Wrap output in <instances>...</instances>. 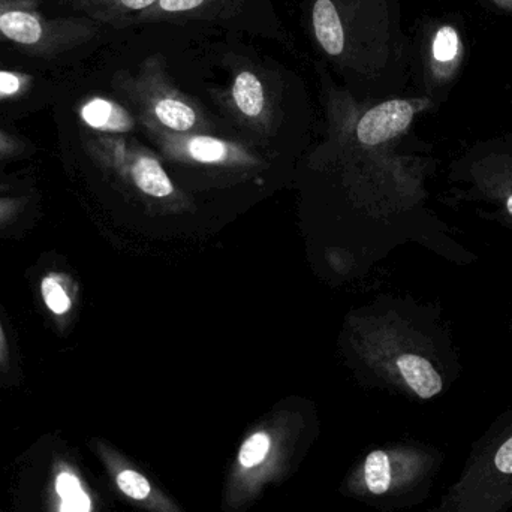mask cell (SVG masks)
I'll list each match as a JSON object with an SVG mask.
<instances>
[{"instance_id":"cell-16","label":"cell","mask_w":512,"mask_h":512,"mask_svg":"<svg viewBox=\"0 0 512 512\" xmlns=\"http://www.w3.org/2000/svg\"><path fill=\"white\" fill-rule=\"evenodd\" d=\"M459 50V36L453 27H442L433 42V56L439 62H450Z\"/></svg>"},{"instance_id":"cell-2","label":"cell","mask_w":512,"mask_h":512,"mask_svg":"<svg viewBox=\"0 0 512 512\" xmlns=\"http://www.w3.org/2000/svg\"><path fill=\"white\" fill-rule=\"evenodd\" d=\"M445 454L432 445L400 444L367 454L360 469L363 492L391 508L423 504L444 468Z\"/></svg>"},{"instance_id":"cell-6","label":"cell","mask_w":512,"mask_h":512,"mask_svg":"<svg viewBox=\"0 0 512 512\" xmlns=\"http://www.w3.org/2000/svg\"><path fill=\"white\" fill-rule=\"evenodd\" d=\"M116 483L123 495L146 505L153 512H182L161 490L152 486L149 478L135 469L125 468L117 472Z\"/></svg>"},{"instance_id":"cell-13","label":"cell","mask_w":512,"mask_h":512,"mask_svg":"<svg viewBox=\"0 0 512 512\" xmlns=\"http://www.w3.org/2000/svg\"><path fill=\"white\" fill-rule=\"evenodd\" d=\"M155 113L165 126L179 132L189 131L197 120L195 111L177 99H161L156 104Z\"/></svg>"},{"instance_id":"cell-19","label":"cell","mask_w":512,"mask_h":512,"mask_svg":"<svg viewBox=\"0 0 512 512\" xmlns=\"http://www.w3.org/2000/svg\"><path fill=\"white\" fill-rule=\"evenodd\" d=\"M204 0H159V5L164 11L180 12L197 8Z\"/></svg>"},{"instance_id":"cell-20","label":"cell","mask_w":512,"mask_h":512,"mask_svg":"<svg viewBox=\"0 0 512 512\" xmlns=\"http://www.w3.org/2000/svg\"><path fill=\"white\" fill-rule=\"evenodd\" d=\"M21 144L12 135L0 131V159L8 158L20 152Z\"/></svg>"},{"instance_id":"cell-18","label":"cell","mask_w":512,"mask_h":512,"mask_svg":"<svg viewBox=\"0 0 512 512\" xmlns=\"http://www.w3.org/2000/svg\"><path fill=\"white\" fill-rule=\"evenodd\" d=\"M60 512H90V499L86 493L81 490L72 498L63 499L60 505Z\"/></svg>"},{"instance_id":"cell-8","label":"cell","mask_w":512,"mask_h":512,"mask_svg":"<svg viewBox=\"0 0 512 512\" xmlns=\"http://www.w3.org/2000/svg\"><path fill=\"white\" fill-rule=\"evenodd\" d=\"M316 38L330 56H339L345 47V33L336 6L331 0H318L313 8Z\"/></svg>"},{"instance_id":"cell-11","label":"cell","mask_w":512,"mask_h":512,"mask_svg":"<svg viewBox=\"0 0 512 512\" xmlns=\"http://www.w3.org/2000/svg\"><path fill=\"white\" fill-rule=\"evenodd\" d=\"M273 450V436L270 433L261 430V432L252 433L239 450L237 456V466L242 472H256L264 468L268 462Z\"/></svg>"},{"instance_id":"cell-22","label":"cell","mask_w":512,"mask_h":512,"mask_svg":"<svg viewBox=\"0 0 512 512\" xmlns=\"http://www.w3.org/2000/svg\"><path fill=\"white\" fill-rule=\"evenodd\" d=\"M9 364V346L6 340L5 331H3L2 322H0V367H8Z\"/></svg>"},{"instance_id":"cell-3","label":"cell","mask_w":512,"mask_h":512,"mask_svg":"<svg viewBox=\"0 0 512 512\" xmlns=\"http://www.w3.org/2000/svg\"><path fill=\"white\" fill-rule=\"evenodd\" d=\"M80 21L48 18L35 0H0V39L41 56L63 53L83 39Z\"/></svg>"},{"instance_id":"cell-21","label":"cell","mask_w":512,"mask_h":512,"mask_svg":"<svg viewBox=\"0 0 512 512\" xmlns=\"http://www.w3.org/2000/svg\"><path fill=\"white\" fill-rule=\"evenodd\" d=\"M23 206V201L18 198L0 197V221H8L12 215L18 212Z\"/></svg>"},{"instance_id":"cell-12","label":"cell","mask_w":512,"mask_h":512,"mask_svg":"<svg viewBox=\"0 0 512 512\" xmlns=\"http://www.w3.org/2000/svg\"><path fill=\"white\" fill-rule=\"evenodd\" d=\"M234 99L243 114L256 117L264 110V90L252 72H242L234 84Z\"/></svg>"},{"instance_id":"cell-1","label":"cell","mask_w":512,"mask_h":512,"mask_svg":"<svg viewBox=\"0 0 512 512\" xmlns=\"http://www.w3.org/2000/svg\"><path fill=\"white\" fill-rule=\"evenodd\" d=\"M512 417L475 442L459 478L430 512H510Z\"/></svg>"},{"instance_id":"cell-5","label":"cell","mask_w":512,"mask_h":512,"mask_svg":"<svg viewBox=\"0 0 512 512\" xmlns=\"http://www.w3.org/2000/svg\"><path fill=\"white\" fill-rule=\"evenodd\" d=\"M397 370L409 390L421 400H430L444 390L441 373L427 358L415 354H403L397 358Z\"/></svg>"},{"instance_id":"cell-4","label":"cell","mask_w":512,"mask_h":512,"mask_svg":"<svg viewBox=\"0 0 512 512\" xmlns=\"http://www.w3.org/2000/svg\"><path fill=\"white\" fill-rule=\"evenodd\" d=\"M415 108L408 101H388L367 111L357 126V137L364 146H379L402 134L414 119Z\"/></svg>"},{"instance_id":"cell-24","label":"cell","mask_w":512,"mask_h":512,"mask_svg":"<svg viewBox=\"0 0 512 512\" xmlns=\"http://www.w3.org/2000/svg\"><path fill=\"white\" fill-rule=\"evenodd\" d=\"M505 206H507L508 213L512 216V194L507 198V204H505Z\"/></svg>"},{"instance_id":"cell-14","label":"cell","mask_w":512,"mask_h":512,"mask_svg":"<svg viewBox=\"0 0 512 512\" xmlns=\"http://www.w3.org/2000/svg\"><path fill=\"white\" fill-rule=\"evenodd\" d=\"M188 153L203 164H219L228 158V146L216 138L195 137L188 143Z\"/></svg>"},{"instance_id":"cell-10","label":"cell","mask_w":512,"mask_h":512,"mask_svg":"<svg viewBox=\"0 0 512 512\" xmlns=\"http://www.w3.org/2000/svg\"><path fill=\"white\" fill-rule=\"evenodd\" d=\"M71 277L59 271H50L41 280V297L45 307L57 318L68 315L74 307Z\"/></svg>"},{"instance_id":"cell-9","label":"cell","mask_w":512,"mask_h":512,"mask_svg":"<svg viewBox=\"0 0 512 512\" xmlns=\"http://www.w3.org/2000/svg\"><path fill=\"white\" fill-rule=\"evenodd\" d=\"M131 177L135 186L150 197L165 198L174 192L170 177L152 156H137L131 164Z\"/></svg>"},{"instance_id":"cell-23","label":"cell","mask_w":512,"mask_h":512,"mask_svg":"<svg viewBox=\"0 0 512 512\" xmlns=\"http://www.w3.org/2000/svg\"><path fill=\"white\" fill-rule=\"evenodd\" d=\"M125 8L134 9V11H138V9L147 8V6L155 3L156 0H119Z\"/></svg>"},{"instance_id":"cell-17","label":"cell","mask_w":512,"mask_h":512,"mask_svg":"<svg viewBox=\"0 0 512 512\" xmlns=\"http://www.w3.org/2000/svg\"><path fill=\"white\" fill-rule=\"evenodd\" d=\"M56 489L62 499L72 498L81 492L80 483L71 474H60L56 481Z\"/></svg>"},{"instance_id":"cell-15","label":"cell","mask_w":512,"mask_h":512,"mask_svg":"<svg viewBox=\"0 0 512 512\" xmlns=\"http://www.w3.org/2000/svg\"><path fill=\"white\" fill-rule=\"evenodd\" d=\"M32 84V78L23 72L0 71V101L23 95Z\"/></svg>"},{"instance_id":"cell-7","label":"cell","mask_w":512,"mask_h":512,"mask_svg":"<svg viewBox=\"0 0 512 512\" xmlns=\"http://www.w3.org/2000/svg\"><path fill=\"white\" fill-rule=\"evenodd\" d=\"M80 117L89 128L96 131L128 132L132 128L129 114L108 99H90L80 108Z\"/></svg>"}]
</instances>
